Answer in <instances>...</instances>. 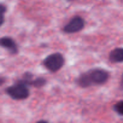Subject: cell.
<instances>
[{
    "instance_id": "obj_1",
    "label": "cell",
    "mask_w": 123,
    "mask_h": 123,
    "mask_svg": "<svg viewBox=\"0 0 123 123\" xmlns=\"http://www.w3.org/2000/svg\"><path fill=\"white\" fill-rule=\"evenodd\" d=\"M109 74L106 70L100 68H94L82 73L78 77L76 83L83 88L92 85H102L108 81Z\"/></svg>"
},
{
    "instance_id": "obj_2",
    "label": "cell",
    "mask_w": 123,
    "mask_h": 123,
    "mask_svg": "<svg viewBox=\"0 0 123 123\" xmlns=\"http://www.w3.org/2000/svg\"><path fill=\"white\" fill-rule=\"evenodd\" d=\"M5 91L10 97L15 100H25L30 95L28 86L24 84L20 80L16 81L14 84L6 88Z\"/></svg>"
},
{
    "instance_id": "obj_3",
    "label": "cell",
    "mask_w": 123,
    "mask_h": 123,
    "mask_svg": "<svg viewBox=\"0 0 123 123\" xmlns=\"http://www.w3.org/2000/svg\"><path fill=\"white\" fill-rule=\"evenodd\" d=\"M44 67L52 72L59 71L65 63L63 55L60 53H55L48 55L43 61Z\"/></svg>"
},
{
    "instance_id": "obj_4",
    "label": "cell",
    "mask_w": 123,
    "mask_h": 123,
    "mask_svg": "<svg viewBox=\"0 0 123 123\" xmlns=\"http://www.w3.org/2000/svg\"><path fill=\"white\" fill-rule=\"evenodd\" d=\"M84 26L85 20L80 16H75L64 26L62 30L66 33H75L82 30Z\"/></svg>"
},
{
    "instance_id": "obj_5",
    "label": "cell",
    "mask_w": 123,
    "mask_h": 123,
    "mask_svg": "<svg viewBox=\"0 0 123 123\" xmlns=\"http://www.w3.org/2000/svg\"><path fill=\"white\" fill-rule=\"evenodd\" d=\"M1 46L6 48L10 54H16L18 53V47L15 41L10 37L4 36L0 40Z\"/></svg>"
},
{
    "instance_id": "obj_6",
    "label": "cell",
    "mask_w": 123,
    "mask_h": 123,
    "mask_svg": "<svg viewBox=\"0 0 123 123\" xmlns=\"http://www.w3.org/2000/svg\"><path fill=\"white\" fill-rule=\"evenodd\" d=\"M109 60L112 63L123 62V48H117L109 54Z\"/></svg>"
},
{
    "instance_id": "obj_7",
    "label": "cell",
    "mask_w": 123,
    "mask_h": 123,
    "mask_svg": "<svg viewBox=\"0 0 123 123\" xmlns=\"http://www.w3.org/2000/svg\"><path fill=\"white\" fill-rule=\"evenodd\" d=\"M46 80L44 78H43V77H40L33 80V82L32 83V86L35 87V88H40L44 86L46 84Z\"/></svg>"
},
{
    "instance_id": "obj_8",
    "label": "cell",
    "mask_w": 123,
    "mask_h": 123,
    "mask_svg": "<svg viewBox=\"0 0 123 123\" xmlns=\"http://www.w3.org/2000/svg\"><path fill=\"white\" fill-rule=\"evenodd\" d=\"M114 110L118 114L123 116V100L118 101L114 104Z\"/></svg>"
},
{
    "instance_id": "obj_9",
    "label": "cell",
    "mask_w": 123,
    "mask_h": 123,
    "mask_svg": "<svg viewBox=\"0 0 123 123\" xmlns=\"http://www.w3.org/2000/svg\"><path fill=\"white\" fill-rule=\"evenodd\" d=\"M6 10H7V8H6V6L2 4H1V16H4V14L6 13Z\"/></svg>"
},
{
    "instance_id": "obj_10",
    "label": "cell",
    "mask_w": 123,
    "mask_h": 123,
    "mask_svg": "<svg viewBox=\"0 0 123 123\" xmlns=\"http://www.w3.org/2000/svg\"><path fill=\"white\" fill-rule=\"evenodd\" d=\"M120 87L122 89H123V74L121 76V81H120Z\"/></svg>"
},
{
    "instance_id": "obj_11",
    "label": "cell",
    "mask_w": 123,
    "mask_h": 123,
    "mask_svg": "<svg viewBox=\"0 0 123 123\" xmlns=\"http://www.w3.org/2000/svg\"><path fill=\"white\" fill-rule=\"evenodd\" d=\"M48 123L47 121H46L40 120V121H38L37 123Z\"/></svg>"
},
{
    "instance_id": "obj_12",
    "label": "cell",
    "mask_w": 123,
    "mask_h": 123,
    "mask_svg": "<svg viewBox=\"0 0 123 123\" xmlns=\"http://www.w3.org/2000/svg\"><path fill=\"white\" fill-rule=\"evenodd\" d=\"M67 1H73V0H67Z\"/></svg>"
}]
</instances>
